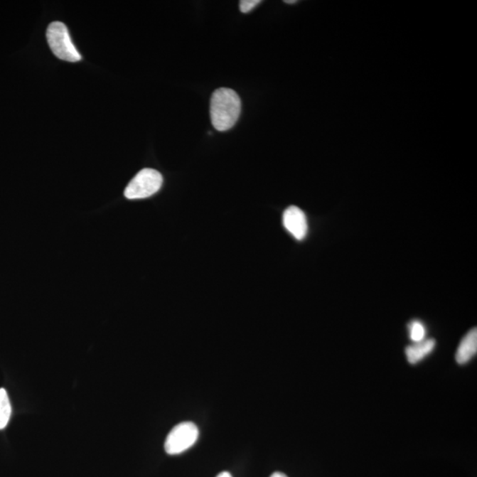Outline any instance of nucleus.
Wrapping results in <instances>:
<instances>
[{
  "instance_id": "obj_13",
  "label": "nucleus",
  "mask_w": 477,
  "mask_h": 477,
  "mask_svg": "<svg viewBox=\"0 0 477 477\" xmlns=\"http://www.w3.org/2000/svg\"><path fill=\"white\" fill-rule=\"evenodd\" d=\"M285 2H286V3H289V4H291V3H296V1H294H294H285Z\"/></svg>"
},
{
  "instance_id": "obj_12",
  "label": "nucleus",
  "mask_w": 477,
  "mask_h": 477,
  "mask_svg": "<svg viewBox=\"0 0 477 477\" xmlns=\"http://www.w3.org/2000/svg\"><path fill=\"white\" fill-rule=\"evenodd\" d=\"M217 477H232L229 472H221Z\"/></svg>"
},
{
  "instance_id": "obj_3",
  "label": "nucleus",
  "mask_w": 477,
  "mask_h": 477,
  "mask_svg": "<svg viewBox=\"0 0 477 477\" xmlns=\"http://www.w3.org/2000/svg\"><path fill=\"white\" fill-rule=\"evenodd\" d=\"M163 177L158 171L151 168L143 169L134 176L125 189L127 199H144L149 198L161 188Z\"/></svg>"
},
{
  "instance_id": "obj_4",
  "label": "nucleus",
  "mask_w": 477,
  "mask_h": 477,
  "mask_svg": "<svg viewBox=\"0 0 477 477\" xmlns=\"http://www.w3.org/2000/svg\"><path fill=\"white\" fill-rule=\"evenodd\" d=\"M198 436L199 429L194 422H182L167 435L165 450L170 455L184 453L195 445Z\"/></svg>"
},
{
  "instance_id": "obj_11",
  "label": "nucleus",
  "mask_w": 477,
  "mask_h": 477,
  "mask_svg": "<svg viewBox=\"0 0 477 477\" xmlns=\"http://www.w3.org/2000/svg\"><path fill=\"white\" fill-rule=\"evenodd\" d=\"M269 477H287L284 473L282 472H275Z\"/></svg>"
},
{
  "instance_id": "obj_8",
  "label": "nucleus",
  "mask_w": 477,
  "mask_h": 477,
  "mask_svg": "<svg viewBox=\"0 0 477 477\" xmlns=\"http://www.w3.org/2000/svg\"><path fill=\"white\" fill-rule=\"evenodd\" d=\"M12 407L9 402V395L5 389H0V429L6 428L9 424Z\"/></svg>"
},
{
  "instance_id": "obj_10",
  "label": "nucleus",
  "mask_w": 477,
  "mask_h": 477,
  "mask_svg": "<svg viewBox=\"0 0 477 477\" xmlns=\"http://www.w3.org/2000/svg\"><path fill=\"white\" fill-rule=\"evenodd\" d=\"M260 0H242L240 2V10L243 14L250 13L254 7L259 5Z\"/></svg>"
},
{
  "instance_id": "obj_5",
  "label": "nucleus",
  "mask_w": 477,
  "mask_h": 477,
  "mask_svg": "<svg viewBox=\"0 0 477 477\" xmlns=\"http://www.w3.org/2000/svg\"><path fill=\"white\" fill-rule=\"evenodd\" d=\"M283 225L298 240H304L308 232V222L304 211L296 206L287 208L283 215Z\"/></svg>"
},
{
  "instance_id": "obj_7",
  "label": "nucleus",
  "mask_w": 477,
  "mask_h": 477,
  "mask_svg": "<svg viewBox=\"0 0 477 477\" xmlns=\"http://www.w3.org/2000/svg\"><path fill=\"white\" fill-rule=\"evenodd\" d=\"M436 341L433 338L424 340L417 343L409 345L406 348V355L407 360L411 364H417L424 360L426 356L431 354L433 349L435 348Z\"/></svg>"
},
{
  "instance_id": "obj_2",
  "label": "nucleus",
  "mask_w": 477,
  "mask_h": 477,
  "mask_svg": "<svg viewBox=\"0 0 477 477\" xmlns=\"http://www.w3.org/2000/svg\"><path fill=\"white\" fill-rule=\"evenodd\" d=\"M47 40L54 55L68 62L81 60L82 56L73 43L68 28L60 21L49 25L46 32Z\"/></svg>"
},
{
  "instance_id": "obj_1",
  "label": "nucleus",
  "mask_w": 477,
  "mask_h": 477,
  "mask_svg": "<svg viewBox=\"0 0 477 477\" xmlns=\"http://www.w3.org/2000/svg\"><path fill=\"white\" fill-rule=\"evenodd\" d=\"M242 110V102L235 90L220 88L210 98V114L214 129L224 132L237 122Z\"/></svg>"
},
{
  "instance_id": "obj_6",
  "label": "nucleus",
  "mask_w": 477,
  "mask_h": 477,
  "mask_svg": "<svg viewBox=\"0 0 477 477\" xmlns=\"http://www.w3.org/2000/svg\"><path fill=\"white\" fill-rule=\"evenodd\" d=\"M477 352V330L472 329L462 338L456 352V360L459 364L469 362Z\"/></svg>"
},
{
  "instance_id": "obj_9",
  "label": "nucleus",
  "mask_w": 477,
  "mask_h": 477,
  "mask_svg": "<svg viewBox=\"0 0 477 477\" xmlns=\"http://www.w3.org/2000/svg\"><path fill=\"white\" fill-rule=\"evenodd\" d=\"M409 337L414 343L425 340L426 330L421 322L413 321L409 323Z\"/></svg>"
}]
</instances>
